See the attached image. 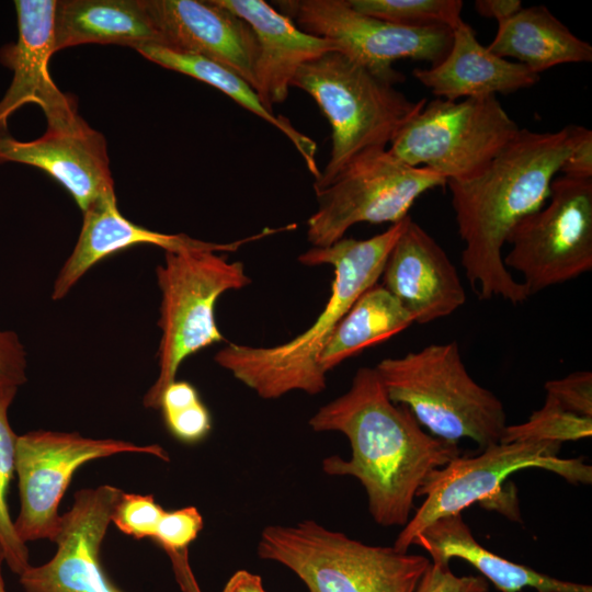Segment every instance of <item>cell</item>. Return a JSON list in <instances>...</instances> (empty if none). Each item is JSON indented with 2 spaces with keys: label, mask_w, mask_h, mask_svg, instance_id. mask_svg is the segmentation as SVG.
<instances>
[{
  "label": "cell",
  "mask_w": 592,
  "mask_h": 592,
  "mask_svg": "<svg viewBox=\"0 0 592 592\" xmlns=\"http://www.w3.org/2000/svg\"><path fill=\"white\" fill-rule=\"evenodd\" d=\"M217 1L254 32L259 49L254 90L270 112L287 99L292 80L303 65L337 50L332 42L303 32L288 16L263 0Z\"/></svg>",
  "instance_id": "cell-20"
},
{
  "label": "cell",
  "mask_w": 592,
  "mask_h": 592,
  "mask_svg": "<svg viewBox=\"0 0 592 592\" xmlns=\"http://www.w3.org/2000/svg\"><path fill=\"white\" fill-rule=\"evenodd\" d=\"M561 444L547 441L497 443L477 456H457L430 473L417 492L425 500L395 540L394 548L408 551L412 539L434 521L460 513L476 502L483 503L512 520H519L515 494L503 483L514 473L540 468L570 483L590 485L592 467L579 458H560Z\"/></svg>",
  "instance_id": "cell-7"
},
{
  "label": "cell",
  "mask_w": 592,
  "mask_h": 592,
  "mask_svg": "<svg viewBox=\"0 0 592 592\" xmlns=\"http://www.w3.org/2000/svg\"><path fill=\"white\" fill-rule=\"evenodd\" d=\"M156 276L161 293L159 372L143 399L152 409H159L162 392L185 358L225 340L215 318L219 297L251 283L240 261L201 250L164 252Z\"/></svg>",
  "instance_id": "cell-8"
},
{
  "label": "cell",
  "mask_w": 592,
  "mask_h": 592,
  "mask_svg": "<svg viewBox=\"0 0 592 592\" xmlns=\"http://www.w3.org/2000/svg\"><path fill=\"white\" fill-rule=\"evenodd\" d=\"M41 169L60 183L81 212L115 194L104 136L81 116L60 128H46L38 138L19 140L0 129V163Z\"/></svg>",
  "instance_id": "cell-16"
},
{
  "label": "cell",
  "mask_w": 592,
  "mask_h": 592,
  "mask_svg": "<svg viewBox=\"0 0 592 592\" xmlns=\"http://www.w3.org/2000/svg\"><path fill=\"white\" fill-rule=\"evenodd\" d=\"M159 409L168 431L183 443H197L212 429L210 413L189 382L171 383L162 392Z\"/></svg>",
  "instance_id": "cell-30"
},
{
  "label": "cell",
  "mask_w": 592,
  "mask_h": 592,
  "mask_svg": "<svg viewBox=\"0 0 592 592\" xmlns=\"http://www.w3.org/2000/svg\"><path fill=\"white\" fill-rule=\"evenodd\" d=\"M221 592H266L260 576L248 570H237L226 582Z\"/></svg>",
  "instance_id": "cell-38"
},
{
  "label": "cell",
  "mask_w": 592,
  "mask_h": 592,
  "mask_svg": "<svg viewBox=\"0 0 592 592\" xmlns=\"http://www.w3.org/2000/svg\"><path fill=\"white\" fill-rule=\"evenodd\" d=\"M380 278L414 323L447 317L466 301L457 269L436 240L410 216Z\"/></svg>",
  "instance_id": "cell-18"
},
{
  "label": "cell",
  "mask_w": 592,
  "mask_h": 592,
  "mask_svg": "<svg viewBox=\"0 0 592 592\" xmlns=\"http://www.w3.org/2000/svg\"><path fill=\"white\" fill-rule=\"evenodd\" d=\"M487 48L499 57L516 59L538 75L558 65L592 60V46L545 5L522 8L498 23L497 34Z\"/></svg>",
  "instance_id": "cell-24"
},
{
  "label": "cell",
  "mask_w": 592,
  "mask_h": 592,
  "mask_svg": "<svg viewBox=\"0 0 592 592\" xmlns=\"http://www.w3.org/2000/svg\"><path fill=\"white\" fill-rule=\"evenodd\" d=\"M18 39L0 48V62L9 68L12 81L0 99V129L25 104L38 105L48 128L72 124L80 115L72 96L56 86L49 73L54 45L56 0H16Z\"/></svg>",
  "instance_id": "cell-15"
},
{
  "label": "cell",
  "mask_w": 592,
  "mask_h": 592,
  "mask_svg": "<svg viewBox=\"0 0 592 592\" xmlns=\"http://www.w3.org/2000/svg\"><path fill=\"white\" fill-rule=\"evenodd\" d=\"M174 572L177 580L184 592H201L189 563L178 567Z\"/></svg>",
  "instance_id": "cell-39"
},
{
  "label": "cell",
  "mask_w": 592,
  "mask_h": 592,
  "mask_svg": "<svg viewBox=\"0 0 592 592\" xmlns=\"http://www.w3.org/2000/svg\"><path fill=\"white\" fill-rule=\"evenodd\" d=\"M396 83L338 50L297 70L291 87L316 101L331 128L330 157L314 181V190L328 185L361 155L386 149L398 130L422 110L426 99L411 100Z\"/></svg>",
  "instance_id": "cell-4"
},
{
  "label": "cell",
  "mask_w": 592,
  "mask_h": 592,
  "mask_svg": "<svg viewBox=\"0 0 592 592\" xmlns=\"http://www.w3.org/2000/svg\"><path fill=\"white\" fill-rule=\"evenodd\" d=\"M414 323L413 317L380 284L354 303L323 346L318 365L328 373L363 350L382 343Z\"/></svg>",
  "instance_id": "cell-26"
},
{
  "label": "cell",
  "mask_w": 592,
  "mask_h": 592,
  "mask_svg": "<svg viewBox=\"0 0 592 592\" xmlns=\"http://www.w3.org/2000/svg\"><path fill=\"white\" fill-rule=\"evenodd\" d=\"M591 435V417L576 413L546 395L543 407L534 411L527 421L505 426L500 442L547 441L562 444Z\"/></svg>",
  "instance_id": "cell-28"
},
{
  "label": "cell",
  "mask_w": 592,
  "mask_h": 592,
  "mask_svg": "<svg viewBox=\"0 0 592 592\" xmlns=\"http://www.w3.org/2000/svg\"><path fill=\"white\" fill-rule=\"evenodd\" d=\"M203 517L195 506L164 511L152 539L168 554L187 550L203 528Z\"/></svg>",
  "instance_id": "cell-32"
},
{
  "label": "cell",
  "mask_w": 592,
  "mask_h": 592,
  "mask_svg": "<svg viewBox=\"0 0 592 592\" xmlns=\"http://www.w3.org/2000/svg\"><path fill=\"white\" fill-rule=\"evenodd\" d=\"M298 29L328 39L337 50L374 72L401 82L392 64L399 59L440 62L451 48L453 30L433 25L400 26L354 10L348 0L275 1Z\"/></svg>",
  "instance_id": "cell-13"
},
{
  "label": "cell",
  "mask_w": 592,
  "mask_h": 592,
  "mask_svg": "<svg viewBox=\"0 0 592 592\" xmlns=\"http://www.w3.org/2000/svg\"><path fill=\"white\" fill-rule=\"evenodd\" d=\"M445 186L437 173L410 167L387 148L367 151L314 190L318 207L307 220V239L312 247H328L356 224L399 223L422 194Z\"/></svg>",
  "instance_id": "cell-10"
},
{
  "label": "cell",
  "mask_w": 592,
  "mask_h": 592,
  "mask_svg": "<svg viewBox=\"0 0 592 592\" xmlns=\"http://www.w3.org/2000/svg\"><path fill=\"white\" fill-rule=\"evenodd\" d=\"M520 127L496 95L426 102L395 135L388 151L446 181L481 173Z\"/></svg>",
  "instance_id": "cell-9"
},
{
  "label": "cell",
  "mask_w": 592,
  "mask_h": 592,
  "mask_svg": "<svg viewBox=\"0 0 592 592\" xmlns=\"http://www.w3.org/2000/svg\"><path fill=\"white\" fill-rule=\"evenodd\" d=\"M561 175L576 179H592V132L587 129L583 136L565 159Z\"/></svg>",
  "instance_id": "cell-36"
},
{
  "label": "cell",
  "mask_w": 592,
  "mask_h": 592,
  "mask_svg": "<svg viewBox=\"0 0 592 592\" xmlns=\"http://www.w3.org/2000/svg\"><path fill=\"white\" fill-rule=\"evenodd\" d=\"M414 592H489L482 576H456L449 562L431 560Z\"/></svg>",
  "instance_id": "cell-33"
},
{
  "label": "cell",
  "mask_w": 592,
  "mask_h": 592,
  "mask_svg": "<svg viewBox=\"0 0 592 592\" xmlns=\"http://www.w3.org/2000/svg\"><path fill=\"white\" fill-rule=\"evenodd\" d=\"M162 45L231 69L255 88L258 42L250 25L217 0H143Z\"/></svg>",
  "instance_id": "cell-17"
},
{
  "label": "cell",
  "mask_w": 592,
  "mask_h": 592,
  "mask_svg": "<svg viewBox=\"0 0 592 592\" xmlns=\"http://www.w3.org/2000/svg\"><path fill=\"white\" fill-rule=\"evenodd\" d=\"M474 7L479 15L492 18L498 23L508 20L523 8L520 0H477Z\"/></svg>",
  "instance_id": "cell-37"
},
{
  "label": "cell",
  "mask_w": 592,
  "mask_h": 592,
  "mask_svg": "<svg viewBox=\"0 0 592 592\" xmlns=\"http://www.w3.org/2000/svg\"><path fill=\"white\" fill-rule=\"evenodd\" d=\"M77 243L60 267L52 292V298L66 297L81 277L103 259L138 244H151L164 252L184 250L234 252L243 244L277 234L281 228H265L253 236L231 242H209L194 239L185 234H162L141 227L122 215L116 195H109L83 213Z\"/></svg>",
  "instance_id": "cell-19"
},
{
  "label": "cell",
  "mask_w": 592,
  "mask_h": 592,
  "mask_svg": "<svg viewBox=\"0 0 592 592\" xmlns=\"http://www.w3.org/2000/svg\"><path fill=\"white\" fill-rule=\"evenodd\" d=\"M356 11L409 27L441 25L454 30L462 21L460 0H348Z\"/></svg>",
  "instance_id": "cell-29"
},
{
  "label": "cell",
  "mask_w": 592,
  "mask_h": 592,
  "mask_svg": "<svg viewBox=\"0 0 592 592\" xmlns=\"http://www.w3.org/2000/svg\"><path fill=\"white\" fill-rule=\"evenodd\" d=\"M309 425L348 437L351 458L329 456L322 470L358 479L382 526H405L425 478L459 456L457 443L428 434L407 406L389 399L375 367L358 368L349 390L322 406Z\"/></svg>",
  "instance_id": "cell-1"
},
{
  "label": "cell",
  "mask_w": 592,
  "mask_h": 592,
  "mask_svg": "<svg viewBox=\"0 0 592 592\" xmlns=\"http://www.w3.org/2000/svg\"><path fill=\"white\" fill-rule=\"evenodd\" d=\"M546 395L567 409L592 418V374L588 371L571 373L545 384Z\"/></svg>",
  "instance_id": "cell-34"
},
{
  "label": "cell",
  "mask_w": 592,
  "mask_h": 592,
  "mask_svg": "<svg viewBox=\"0 0 592 592\" xmlns=\"http://www.w3.org/2000/svg\"><path fill=\"white\" fill-rule=\"evenodd\" d=\"M3 561H4V556H3L2 548L0 546V592H7L3 576H2V563H3Z\"/></svg>",
  "instance_id": "cell-40"
},
{
  "label": "cell",
  "mask_w": 592,
  "mask_h": 592,
  "mask_svg": "<svg viewBox=\"0 0 592 592\" xmlns=\"http://www.w3.org/2000/svg\"><path fill=\"white\" fill-rule=\"evenodd\" d=\"M588 128L519 133L478 175L446 181L460 239L462 265L480 299L513 305L530 295L504 265L502 249L513 228L548 200L565 159Z\"/></svg>",
  "instance_id": "cell-2"
},
{
  "label": "cell",
  "mask_w": 592,
  "mask_h": 592,
  "mask_svg": "<svg viewBox=\"0 0 592 592\" xmlns=\"http://www.w3.org/2000/svg\"><path fill=\"white\" fill-rule=\"evenodd\" d=\"M375 369L394 403L409 408L436 437L476 442L482 449L500 442L505 424L502 402L469 375L456 341L432 343Z\"/></svg>",
  "instance_id": "cell-5"
},
{
  "label": "cell",
  "mask_w": 592,
  "mask_h": 592,
  "mask_svg": "<svg viewBox=\"0 0 592 592\" xmlns=\"http://www.w3.org/2000/svg\"><path fill=\"white\" fill-rule=\"evenodd\" d=\"M412 545L426 550L431 560L467 561L501 592H521L526 588L537 592H592L589 584L547 576L486 549L475 539L460 513L434 521L412 539Z\"/></svg>",
  "instance_id": "cell-22"
},
{
  "label": "cell",
  "mask_w": 592,
  "mask_h": 592,
  "mask_svg": "<svg viewBox=\"0 0 592 592\" xmlns=\"http://www.w3.org/2000/svg\"><path fill=\"white\" fill-rule=\"evenodd\" d=\"M146 59L173 71L203 81L278 129L294 145L314 180L320 175L317 163V144L299 132L291 121L267 111L255 90L238 73L207 58L177 52L161 45H147L137 50Z\"/></svg>",
  "instance_id": "cell-25"
},
{
  "label": "cell",
  "mask_w": 592,
  "mask_h": 592,
  "mask_svg": "<svg viewBox=\"0 0 592 592\" xmlns=\"http://www.w3.org/2000/svg\"><path fill=\"white\" fill-rule=\"evenodd\" d=\"M18 387H0V546L10 570L21 574L30 565L29 549L18 536L9 513L8 490L15 473V447L18 435L13 432L8 411Z\"/></svg>",
  "instance_id": "cell-27"
},
{
  "label": "cell",
  "mask_w": 592,
  "mask_h": 592,
  "mask_svg": "<svg viewBox=\"0 0 592 592\" xmlns=\"http://www.w3.org/2000/svg\"><path fill=\"white\" fill-rule=\"evenodd\" d=\"M81 44H115L136 50L162 45L143 0H58L55 52Z\"/></svg>",
  "instance_id": "cell-23"
},
{
  "label": "cell",
  "mask_w": 592,
  "mask_h": 592,
  "mask_svg": "<svg viewBox=\"0 0 592 592\" xmlns=\"http://www.w3.org/2000/svg\"><path fill=\"white\" fill-rule=\"evenodd\" d=\"M503 258L530 296L592 269V179L556 177L546 203L511 231Z\"/></svg>",
  "instance_id": "cell-11"
},
{
  "label": "cell",
  "mask_w": 592,
  "mask_h": 592,
  "mask_svg": "<svg viewBox=\"0 0 592 592\" xmlns=\"http://www.w3.org/2000/svg\"><path fill=\"white\" fill-rule=\"evenodd\" d=\"M164 510L151 494L123 492L112 515V522L124 534L136 539L155 536Z\"/></svg>",
  "instance_id": "cell-31"
},
{
  "label": "cell",
  "mask_w": 592,
  "mask_h": 592,
  "mask_svg": "<svg viewBox=\"0 0 592 592\" xmlns=\"http://www.w3.org/2000/svg\"><path fill=\"white\" fill-rule=\"evenodd\" d=\"M412 75L434 95L448 101L509 94L540 80L538 73L524 65L499 57L482 46L464 21L453 30L446 56L430 68H415Z\"/></svg>",
  "instance_id": "cell-21"
},
{
  "label": "cell",
  "mask_w": 592,
  "mask_h": 592,
  "mask_svg": "<svg viewBox=\"0 0 592 592\" xmlns=\"http://www.w3.org/2000/svg\"><path fill=\"white\" fill-rule=\"evenodd\" d=\"M408 218L368 239L342 238L301 253L298 261L304 265L329 264L334 271L330 296L315 323L278 345L229 343L215 354V362L263 399H277L292 391H323L326 373L318 365L319 355L354 303L377 284Z\"/></svg>",
  "instance_id": "cell-3"
},
{
  "label": "cell",
  "mask_w": 592,
  "mask_h": 592,
  "mask_svg": "<svg viewBox=\"0 0 592 592\" xmlns=\"http://www.w3.org/2000/svg\"><path fill=\"white\" fill-rule=\"evenodd\" d=\"M27 354L19 335L0 327V387L23 385L26 377Z\"/></svg>",
  "instance_id": "cell-35"
},
{
  "label": "cell",
  "mask_w": 592,
  "mask_h": 592,
  "mask_svg": "<svg viewBox=\"0 0 592 592\" xmlns=\"http://www.w3.org/2000/svg\"><path fill=\"white\" fill-rule=\"evenodd\" d=\"M123 491L114 486L81 489L61 515L57 550L44 565L20 574L25 592H124L106 574L101 547Z\"/></svg>",
  "instance_id": "cell-14"
},
{
  "label": "cell",
  "mask_w": 592,
  "mask_h": 592,
  "mask_svg": "<svg viewBox=\"0 0 592 592\" xmlns=\"http://www.w3.org/2000/svg\"><path fill=\"white\" fill-rule=\"evenodd\" d=\"M122 453H144L169 460L168 453L157 444L137 445L44 430L18 435L20 511L13 522L18 536L24 543L43 538L54 543L60 528L59 503L77 469L88 462Z\"/></svg>",
  "instance_id": "cell-12"
},
{
  "label": "cell",
  "mask_w": 592,
  "mask_h": 592,
  "mask_svg": "<svg viewBox=\"0 0 592 592\" xmlns=\"http://www.w3.org/2000/svg\"><path fill=\"white\" fill-rule=\"evenodd\" d=\"M258 555L292 570L309 592H414L431 561L366 545L311 520L265 527Z\"/></svg>",
  "instance_id": "cell-6"
}]
</instances>
